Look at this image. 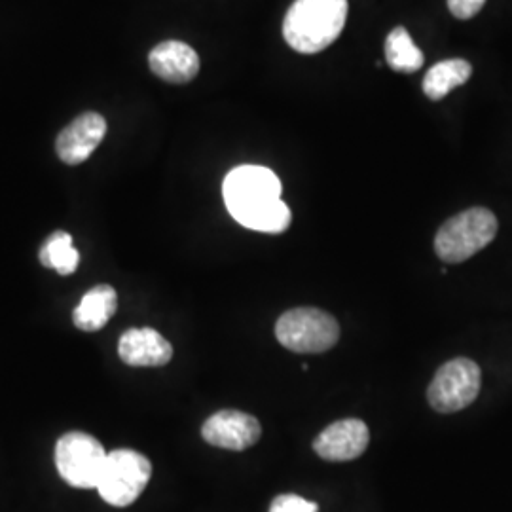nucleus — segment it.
Returning <instances> with one entry per match:
<instances>
[{"label": "nucleus", "instance_id": "nucleus-1", "mask_svg": "<svg viewBox=\"0 0 512 512\" xmlns=\"http://www.w3.org/2000/svg\"><path fill=\"white\" fill-rule=\"evenodd\" d=\"M222 192L230 215L249 230L283 234L293 222L281 200V183L268 167L239 165L226 175Z\"/></svg>", "mask_w": 512, "mask_h": 512}, {"label": "nucleus", "instance_id": "nucleus-2", "mask_svg": "<svg viewBox=\"0 0 512 512\" xmlns=\"http://www.w3.org/2000/svg\"><path fill=\"white\" fill-rule=\"evenodd\" d=\"M348 0H296L283 21V37L300 54H319L342 35Z\"/></svg>", "mask_w": 512, "mask_h": 512}, {"label": "nucleus", "instance_id": "nucleus-3", "mask_svg": "<svg viewBox=\"0 0 512 512\" xmlns=\"http://www.w3.org/2000/svg\"><path fill=\"white\" fill-rule=\"evenodd\" d=\"M497 219L486 207H471L440 226L435 251L446 264H461L488 247L497 236Z\"/></svg>", "mask_w": 512, "mask_h": 512}, {"label": "nucleus", "instance_id": "nucleus-4", "mask_svg": "<svg viewBox=\"0 0 512 512\" xmlns=\"http://www.w3.org/2000/svg\"><path fill=\"white\" fill-rule=\"evenodd\" d=\"M275 336L283 348L294 353H325L338 344L340 325L319 308H294L279 317Z\"/></svg>", "mask_w": 512, "mask_h": 512}, {"label": "nucleus", "instance_id": "nucleus-5", "mask_svg": "<svg viewBox=\"0 0 512 512\" xmlns=\"http://www.w3.org/2000/svg\"><path fill=\"white\" fill-rule=\"evenodd\" d=\"M107 456L101 442L82 431L67 433L55 444V467L59 475L69 486L80 490L97 488Z\"/></svg>", "mask_w": 512, "mask_h": 512}, {"label": "nucleus", "instance_id": "nucleus-6", "mask_svg": "<svg viewBox=\"0 0 512 512\" xmlns=\"http://www.w3.org/2000/svg\"><path fill=\"white\" fill-rule=\"evenodd\" d=\"M152 465L135 450H114L107 456L97 492L112 507H128L145 492Z\"/></svg>", "mask_w": 512, "mask_h": 512}, {"label": "nucleus", "instance_id": "nucleus-7", "mask_svg": "<svg viewBox=\"0 0 512 512\" xmlns=\"http://www.w3.org/2000/svg\"><path fill=\"white\" fill-rule=\"evenodd\" d=\"M482 372L475 361L458 357L440 366L427 389V401L442 414H452L473 404L480 393Z\"/></svg>", "mask_w": 512, "mask_h": 512}, {"label": "nucleus", "instance_id": "nucleus-8", "mask_svg": "<svg viewBox=\"0 0 512 512\" xmlns=\"http://www.w3.org/2000/svg\"><path fill=\"white\" fill-rule=\"evenodd\" d=\"M202 437L211 446L243 452L260 440L262 427L251 414L239 410H220L203 423Z\"/></svg>", "mask_w": 512, "mask_h": 512}, {"label": "nucleus", "instance_id": "nucleus-9", "mask_svg": "<svg viewBox=\"0 0 512 512\" xmlns=\"http://www.w3.org/2000/svg\"><path fill=\"white\" fill-rule=\"evenodd\" d=\"M105 133L107 120L97 112H84L57 135L55 152L67 165L82 164L101 145Z\"/></svg>", "mask_w": 512, "mask_h": 512}, {"label": "nucleus", "instance_id": "nucleus-10", "mask_svg": "<svg viewBox=\"0 0 512 512\" xmlns=\"http://www.w3.org/2000/svg\"><path fill=\"white\" fill-rule=\"evenodd\" d=\"M368 440L370 433L365 421L349 418L329 425L313 440V450L319 458L340 463L363 456L368 448Z\"/></svg>", "mask_w": 512, "mask_h": 512}, {"label": "nucleus", "instance_id": "nucleus-11", "mask_svg": "<svg viewBox=\"0 0 512 512\" xmlns=\"http://www.w3.org/2000/svg\"><path fill=\"white\" fill-rule=\"evenodd\" d=\"M150 71L169 84H188L200 73V57L179 40H165L148 55Z\"/></svg>", "mask_w": 512, "mask_h": 512}, {"label": "nucleus", "instance_id": "nucleus-12", "mask_svg": "<svg viewBox=\"0 0 512 512\" xmlns=\"http://www.w3.org/2000/svg\"><path fill=\"white\" fill-rule=\"evenodd\" d=\"M118 355L129 366H164L173 359V346L154 329H129L120 336Z\"/></svg>", "mask_w": 512, "mask_h": 512}, {"label": "nucleus", "instance_id": "nucleus-13", "mask_svg": "<svg viewBox=\"0 0 512 512\" xmlns=\"http://www.w3.org/2000/svg\"><path fill=\"white\" fill-rule=\"evenodd\" d=\"M118 310V294L110 285H97L84 294L74 310V325L84 332L103 329Z\"/></svg>", "mask_w": 512, "mask_h": 512}, {"label": "nucleus", "instance_id": "nucleus-14", "mask_svg": "<svg viewBox=\"0 0 512 512\" xmlns=\"http://www.w3.org/2000/svg\"><path fill=\"white\" fill-rule=\"evenodd\" d=\"M473 74V67L465 59H446L433 65L423 78V93L431 101L444 99L452 90L467 84Z\"/></svg>", "mask_w": 512, "mask_h": 512}, {"label": "nucleus", "instance_id": "nucleus-15", "mask_svg": "<svg viewBox=\"0 0 512 512\" xmlns=\"http://www.w3.org/2000/svg\"><path fill=\"white\" fill-rule=\"evenodd\" d=\"M385 61L395 73L420 71L425 57L404 27H395L385 38Z\"/></svg>", "mask_w": 512, "mask_h": 512}, {"label": "nucleus", "instance_id": "nucleus-16", "mask_svg": "<svg viewBox=\"0 0 512 512\" xmlns=\"http://www.w3.org/2000/svg\"><path fill=\"white\" fill-rule=\"evenodd\" d=\"M38 260L44 268L55 270L57 274L71 275L80 264V253L73 245L71 234L57 230L38 251Z\"/></svg>", "mask_w": 512, "mask_h": 512}, {"label": "nucleus", "instance_id": "nucleus-17", "mask_svg": "<svg viewBox=\"0 0 512 512\" xmlns=\"http://www.w3.org/2000/svg\"><path fill=\"white\" fill-rule=\"evenodd\" d=\"M319 507L313 501H306L300 495L285 494L275 497L270 512H317Z\"/></svg>", "mask_w": 512, "mask_h": 512}, {"label": "nucleus", "instance_id": "nucleus-18", "mask_svg": "<svg viewBox=\"0 0 512 512\" xmlns=\"http://www.w3.org/2000/svg\"><path fill=\"white\" fill-rule=\"evenodd\" d=\"M486 0H448V8L452 16L458 19L475 18L476 14L484 8Z\"/></svg>", "mask_w": 512, "mask_h": 512}]
</instances>
